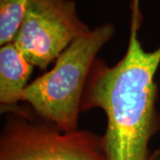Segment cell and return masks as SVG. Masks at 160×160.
<instances>
[{"mask_svg":"<svg viewBox=\"0 0 160 160\" xmlns=\"http://www.w3.org/2000/svg\"><path fill=\"white\" fill-rule=\"evenodd\" d=\"M140 25V7H132L125 55L112 66L97 59L82 98L81 111L97 108L106 114L107 128L102 136L108 160H160L149 147L160 129L155 82L160 46L153 51L144 50L138 38Z\"/></svg>","mask_w":160,"mask_h":160,"instance_id":"cell-1","label":"cell"},{"mask_svg":"<svg viewBox=\"0 0 160 160\" xmlns=\"http://www.w3.org/2000/svg\"><path fill=\"white\" fill-rule=\"evenodd\" d=\"M115 32L105 23L76 39L56 59L51 70L29 83L21 102L32 112L60 130H78V116L86 82L97 54Z\"/></svg>","mask_w":160,"mask_h":160,"instance_id":"cell-2","label":"cell"},{"mask_svg":"<svg viewBox=\"0 0 160 160\" xmlns=\"http://www.w3.org/2000/svg\"><path fill=\"white\" fill-rule=\"evenodd\" d=\"M0 135V160H108L102 135L60 130L17 107L8 111Z\"/></svg>","mask_w":160,"mask_h":160,"instance_id":"cell-3","label":"cell"},{"mask_svg":"<svg viewBox=\"0 0 160 160\" xmlns=\"http://www.w3.org/2000/svg\"><path fill=\"white\" fill-rule=\"evenodd\" d=\"M90 31L73 0H29L13 43L30 64L45 69Z\"/></svg>","mask_w":160,"mask_h":160,"instance_id":"cell-4","label":"cell"},{"mask_svg":"<svg viewBox=\"0 0 160 160\" xmlns=\"http://www.w3.org/2000/svg\"><path fill=\"white\" fill-rule=\"evenodd\" d=\"M34 66L13 42L0 48V103L2 112L16 108Z\"/></svg>","mask_w":160,"mask_h":160,"instance_id":"cell-5","label":"cell"},{"mask_svg":"<svg viewBox=\"0 0 160 160\" xmlns=\"http://www.w3.org/2000/svg\"><path fill=\"white\" fill-rule=\"evenodd\" d=\"M29 0H0V46L13 42Z\"/></svg>","mask_w":160,"mask_h":160,"instance_id":"cell-6","label":"cell"}]
</instances>
